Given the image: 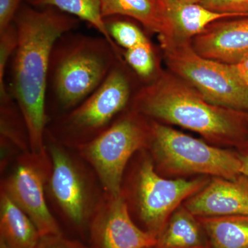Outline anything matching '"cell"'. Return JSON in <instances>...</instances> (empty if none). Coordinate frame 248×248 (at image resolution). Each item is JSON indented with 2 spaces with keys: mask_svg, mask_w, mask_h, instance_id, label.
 <instances>
[{
  "mask_svg": "<svg viewBox=\"0 0 248 248\" xmlns=\"http://www.w3.org/2000/svg\"><path fill=\"white\" fill-rule=\"evenodd\" d=\"M24 1L25 0H0V32L14 23Z\"/></svg>",
  "mask_w": 248,
  "mask_h": 248,
  "instance_id": "obj_26",
  "label": "cell"
},
{
  "mask_svg": "<svg viewBox=\"0 0 248 248\" xmlns=\"http://www.w3.org/2000/svg\"><path fill=\"white\" fill-rule=\"evenodd\" d=\"M28 4L35 8L52 7L89 23L117 50H122L110 38L103 17L99 0H27Z\"/></svg>",
  "mask_w": 248,
  "mask_h": 248,
  "instance_id": "obj_19",
  "label": "cell"
},
{
  "mask_svg": "<svg viewBox=\"0 0 248 248\" xmlns=\"http://www.w3.org/2000/svg\"><path fill=\"white\" fill-rule=\"evenodd\" d=\"M17 44V31L13 23L6 30L0 32V99L11 96L5 78L6 68L14 56Z\"/></svg>",
  "mask_w": 248,
  "mask_h": 248,
  "instance_id": "obj_23",
  "label": "cell"
},
{
  "mask_svg": "<svg viewBox=\"0 0 248 248\" xmlns=\"http://www.w3.org/2000/svg\"><path fill=\"white\" fill-rule=\"evenodd\" d=\"M166 22L172 30L173 38L192 40L213 23L236 18L231 14L216 12L200 3L177 0H157Z\"/></svg>",
  "mask_w": 248,
  "mask_h": 248,
  "instance_id": "obj_14",
  "label": "cell"
},
{
  "mask_svg": "<svg viewBox=\"0 0 248 248\" xmlns=\"http://www.w3.org/2000/svg\"><path fill=\"white\" fill-rule=\"evenodd\" d=\"M35 248H91L76 240L68 239L63 235L50 234L41 236Z\"/></svg>",
  "mask_w": 248,
  "mask_h": 248,
  "instance_id": "obj_25",
  "label": "cell"
},
{
  "mask_svg": "<svg viewBox=\"0 0 248 248\" xmlns=\"http://www.w3.org/2000/svg\"><path fill=\"white\" fill-rule=\"evenodd\" d=\"M122 58L140 79L150 82L159 74L156 73V61L154 48L149 40L128 50H123Z\"/></svg>",
  "mask_w": 248,
  "mask_h": 248,
  "instance_id": "obj_21",
  "label": "cell"
},
{
  "mask_svg": "<svg viewBox=\"0 0 248 248\" xmlns=\"http://www.w3.org/2000/svg\"><path fill=\"white\" fill-rule=\"evenodd\" d=\"M191 42L194 50L203 58L236 64L248 53V17L214 22Z\"/></svg>",
  "mask_w": 248,
  "mask_h": 248,
  "instance_id": "obj_13",
  "label": "cell"
},
{
  "mask_svg": "<svg viewBox=\"0 0 248 248\" xmlns=\"http://www.w3.org/2000/svg\"><path fill=\"white\" fill-rule=\"evenodd\" d=\"M104 19L125 16L138 21L150 32L157 34L159 41L173 38L157 0H99Z\"/></svg>",
  "mask_w": 248,
  "mask_h": 248,
  "instance_id": "obj_15",
  "label": "cell"
},
{
  "mask_svg": "<svg viewBox=\"0 0 248 248\" xmlns=\"http://www.w3.org/2000/svg\"><path fill=\"white\" fill-rule=\"evenodd\" d=\"M198 218V217H197ZM211 248H248V216L198 218Z\"/></svg>",
  "mask_w": 248,
  "mask_h": 248,
  "instance_id": "obj_18",
  "label": "cell"
},
{
  "mask_svg": "<svg viewBox=\"0 0 248 248\" xmlns=\"http://www.w3.org/2000/svg\"><path fill=\"white\" fill-rule=\"evenodd\" d=\"M243 151L239 153L241 163V174L248 178V143L243 148Z\"/></svg>",
  "mask_w": 248,
  "mask_h": 248,
  "instance_id": "obj_28",
  "label": "cell"
},
{
  "mask_svg": "<svg viewBox=\"0 0 248 248\" xmlns=\"http://www.w3.org/2000/svg\"><path fill=\"white\" fill-rule=\"evenodd\" d=\"M153 248H211L198 218L185 206L170 217Z\"/></svg>",
  "mask_w": 248,
  "mask_h": 248,
  "instance_id": "obj_17",
  "label": "cell"
},
{
  "mask_svg": "<svg viewBox=\"0 0 248 248\" xmlns=\"http://www.w3.org/2000/svg\"><path fill=\"white\" fill-rule=\"evenodd\" d=\"M45 146L50 160L47 187L63 217L78 231L88 232L91 217L102 197L94 192L91 178L79 161L46 132Z\"/></svg>",
  "mask_w": 248,
  "mask_h": 248,
  "instance_id": "obj_9",
  "label": "cell"
},
{
  "mask_svg": "<svg viewBox=\"0 0 248 248\" xmlns=\"http://www.w3.org/2000/svg\"><path fill=\"white\" fill-rule=\"evenodd\" d=\"M130 108L152 120L179 125L214 143H248V112L218 107L172 73H159L140 86Z\"/></svg>",
  "mask_w": 248,
  "mask_h": 248,
  "instance_id": "obj_2",
  "label": "cell"
},
{
  "mask_svg": "<svg viewBox=\"0 0 248 248\" xmlns=\"http://www.w3.org/2000/svg\"><path fill=\"white\" fill-rule=\"evenodd\" d=\"M192 40L160 41L166 65L172 74L218 107L248 112V86L234 65L203 58L194 50Z\"/></svg>",
  "mask_w": 248,
  "mask_h": 248,
  "instance_id": "obj_6",
  "label": "cell"
},
{
  "mask_svg": "<svg viewBox=\"0 0 248 248\" xmlns=\"http://www.w3.org/2000/svg\"><path fill=\"white\" fill-rule=\"evenodd\" d=\"M50 167L48 152L45 155L22 153L1 185V190L35 223L41 236L63 234L46 200Z\"/></svg>",
  "mask_w": 248,
  "mask_h": 248,
  "instance_id": "obj_10",
  "label": "cell"
},
{
  "mask_svg": "<svg viewBox=\"0 0 248 248\" xmlns=\"http://www.w3.org/2000/svg\"><path fill=\"white\" fill-rule=\"evenodd\" d=\"M40 237L35 223L1 190L0 241L9 248H35Z\"/></svg>",
  "mask_w": 248,
  "mask_h": 248,
  "instance_id": "obj_16",
  "label": "cell"
},
{
  "mask_svg": "<svg viewBox=\"0 0 248 248\" xmlns=\"http://www.w3.org/2000/svg\"><path fill=\"white\" fill-rule=\"evenodd\" d=\"M0 248H9L7 247V246H6L4 244V243L2 242V241H0Z\"/></svg>",
  "mask_w": 248,
  "mask_h": 248,
  "instance_id": "obj_30",
  "label": "cell"
},
{
  "mask_svg": "<svg viewBox=\"0 0 248 248\" xmlns=\"http://www.w3.org/2000/svg\"><path fill=\"white\" fill-rule=\"evenodd\" d=\"M106 27L110 37L124 50H128L148 41L143 31L136 24L116 17L106 18Z\"/></svg>",
  "mask_w": 248,
  "mask_h": 248,
  "instance_id": "obj_22",
  "label": "cell"
},
{
  "mask_svg": "<svg viewBox=\"0 0 248 248\" xmlns=\"http://www.w3.org/2000/svg\"><path fill=\"white\" fill-rule=\"evenodd\" d=\"M177 1L187 3H200L202 0H177Z\"/></svg>",
  "mask_w": 248,
  "mask_h": 248,
  "instance_id": "obj_29",
  "label": "cell"
},
{
  "mask_svg": "<svg viewBox=\"0 0 248 248\" xmlns=\"http://www.w3.org/2000/svg\"><path fill=\"white\" fill-rule=\"evenodd\" d=\"M122 53L101 35L66 32L55 42L49 63L46 109L48 116L66 114L103 84Z\"/></svg>",
  "mask_w": 248,
  "mask_h": 248,
  "instance_id": "obj_3",
  "label": "cell"
},
{
  "mask_svg": "<svg viewBox=\"0 0 248 248\" xmlns=\"http://www.w3.org/2000/svg\"><path fill=\"white\" fill-rule=\"evenodd\" d=\"M200 4L211 11L248 17V0H202Z\"/></svg>",
  "mask_w": 248,
  "mask_h": 248,
  "instance_id": "obj_24",
  "label": "cell"
},
{
  "mask_svg": "<svg viewBox=\"0 0 248 248\" xmlns=\"http://www.w3.org/2000/svg\"><path fill=\"white\" fill-rule=\"evenodd\" d=\"M198 218L248 216V178L235 180L214 177L203 189L184 203Z\"/></svg>",
  "mask_w": 248,
  "mask_h": 248,
  "instance_id": "obj_12",
  "label": "cell"
},
{
  "mask_svg": "<svg viewBox=\"0 0 248 248\" xmlns=\"http://www.w3.org/2000/svg\"><path fill=\"white\" fill-rule=\"evenodd\" d=\"M0 115L1 141L11 143L22 153L31 151L25 121L11 96L0 99Z\"/></svg>",
  "mask_w": 248,
  "mask_h": 248,
  "instance_id": "obj_20",
  "label": "cell"
},
{
  "mask_svg": "<svg viewBox=\"0 0 248 248\" xmlns=\"http://www.w3.org/2000/svg\"><path fill=\"white\" fill-rule=\"evenodd\" d=\"M209 182L205 177L166 179L158 174L152 158L143 155L134 170L131 183L121 195L125 201L131 200L143 231L157 239L181 204Z\"/></svg>",
  "mask_w": 248,
  "mask_h": 248,
  "instance_id": "obj_8",
  "label": "cell"
},
{
  "mask_svg": "<svg viewBox=\"0 0 248 248\" xmlns=\"http://www.w3.org/2000/svg\"><path fill=\"white\" fill-rule=\"evenodd\" d=\"M149 148L155 166L169 174H202L235 180L241 174L239 153L209 145L151 120Z\"/></svg>",
  "mask_w": 248,
  "mask_h": 248,
  "instance_id": "obj_5",
  "label": "cell"
},
{
  "mask_svg": "<svg viewBox=\"0 0 248 248\" xmlns=\"http://www.w3.org/2000/svg\"><path fill=\"white\" fill-rule=\"evenodd\" d=\"M79 19L52 7L22 4L14 23L18 44L12 59L11 97L25 121L31 153L45 155L46 109L50 55L56 41L74 31Z\"/></svg>",
  "mask_w": 248,
  "mask_h": 248,
  "instance_id": "obj_1",
  "label": "cell"
},
{
  "mask_svg": "<svg viewBox=\"0 0 248 248\" xmlns=\"http://www.w3.org/2000/svg\"><path fill=\"white\" fill-rule=\"evenodd\" d=\"M124 59L119 60L93 94L76 108L48 122L46 132L73 148L97 138L131 107L138 89H134Z\"/></svg>",
  "mask_w": 248,
  "mask_h": 248,
  "instance_id": "obj_4",
  "label": "cell"
},
{
  "mask_svg": "<svg viewBox=\"0 0 248 248\" xmlns=\"http://www.w3.org/2000/svg\"><path fill=\"white\" fill-rule=\"evenodd\" d=\"M234 66L239 78L248 86V53Z\"/></svg>",
  "mask_w": 248,
  "mask_h": 248,
  "instance_id": "obj_27",
  "label": "cell"
},
{
  "mask_svg": "<svg viewBox=\"0 0 248 248\" xmlns=\"http://www.w3.org/2000/svg\"><path fill=\"white\" fill-rule=\"evenodd\" d=\"M151 120L130 108L105 131L75 148L94 170L105 193L119 196L130 159L149 146Z\"/></svg>",
  "mask_w": 248,
  "mask_h": 248,
  "instance_id": "obj_7",
  "label": "cell"
},
{
  "mask_svg": "<svg viewBox=\"0 0 248 248\" xmlns=\"http://www.w3.org/2000/svg\"><path fill=\"white\" fill-rule=\"evenodd\" d=\"M87 232L91 248H153L157 239L135 224L123 196L104 192Z\"/></svg>",
  "mask_w": 248,
  "mask_h": 248,
  "instance_id": "obj_11",
  "label": "cell"
}]
</instances>
